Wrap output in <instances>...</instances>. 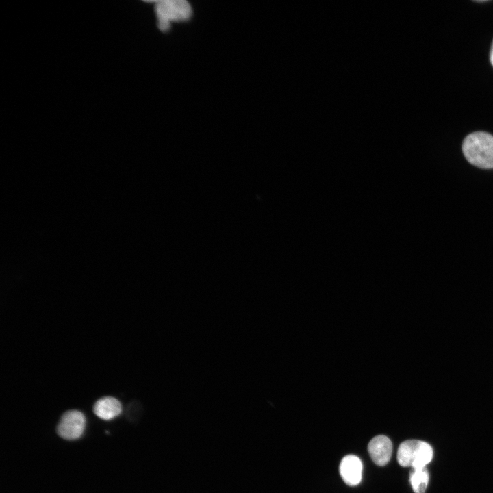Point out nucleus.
Instances as JSON below:
<instances>
[{
  "label": "nucleus",
  "mask_w": 493,
  "mask_h": 493,
  "mask_svg": "<svg viewBox=\"0 0 493 493\" xmlns=\"http://www.w3.org/2000/svg\"><path fill=\"white\" fill-rule=\"evenodd\" d=\"M462 147L469 163L480 168H493L492 135L484 131L473 132L464 138Z\"/></svg>",
  "instance_id": "obj_1"
},
{
  "label": "nucleus",
  "mask_w": 493,
  "mask_h": 493,
  "mask_svg": "<svg viewBox=\"0 0 493 493\" xmlns=\"http://www.w3.org/2000/svg\"><path fill=\"white\" fill-rule=\"evenodd\" d=\"M433 449L427 442L409 440L402 442L397 451V461L403 467L412 469L426 467L432 459Z\"/></svg>",
  "instance_id": "obj_2"
},
{
  "label": "nucleus",
  "mask_w": 493,
  "mask_h": 493,
  "mask_svg": "<svg viewBox=\"0 0 493 493\" xmlns=\"http://www.w3.org/2000/svg\"><path fill=\"white\" fill-rule=\"evenodd\" d=\"M158 27L167 31L172 22L188 20L192 15V8L186 0H159L155 5Z\"/></svg>",
  "instance_id": "obj_3"
},
{
  "label": "nucleus",
  "mask_w": 493,
  "mask_h": 493,
  "mask_svg": "<svg viewBox=\"0 0 493 493\" xmlns=\"http://www.w3.org/2000/svg\"><path fill=\"white\" fill-rule=\"evenodd\" d=\"M86 425L84 414L78 410L66 412L57 427L58 435L66 440H76L82 435Z\"/></svg>",
  "instance_id": "obj_4"
},
{
  "label": "nucleus",
  "mask_w": 493,
  "mask_h": 493,
  "mask_svg": "<svg viewBox=\"0 0 493 493\" xmlns=\"http://www.w3.org/2000/svg\"><path fill=\"white\" fill-rule=\"evenodd\" d=\"M372 460L378 466H385L390 459L392 444L390 440L380 435L373 438L368 446Z\"/></svg>",
  "instance_id": "obj_5"
},
{
  "label": "nucleus",
  "mask_w": 493,
  "mask_h": 493,
  "mask_svg": "<svg viewBox=\"0 0 493 493\" xmlns=\"http://www.w3.org/2000/svg\"><path fill=\"white\" fill-rule=\"evenodd\" d=\"M340 474L348 485H358L362 474V463L359 458L353 455L345 456L340 464Z\"/></svg>",
  "instance_id": "obj_6"
},
{
  "label": "nucleus",
  "mask_w": 493,
  "mask_h": 493,
  "mask_svg": "<svg viewBox=\"0 0 493 493\" xmlns=\"http://www.w3.org/2000/svg\"><path fill=\"white\" fill-rule=\"evenodd\" d=\"M121 404L118 400L112 396H105L99 399L94 403L93 411L100 418L109 420L121 412Z\"/></svg>",
  "instance_id": "obj_7"
},
{
  "label": "nucleus",
  "mask_w": 493,
  "mask_h": 493,
  "mask_svg": "<svg viewBox=\"0 0 493 493\" xmlns=\"http://www.w3.org/2000/svg\"><path fill=\"white\" fill-rule=\"evenodd\" d=\"M409 481L415 493H424L429 482V474L426 467L412 469L410 472Z\"/></svg>",
  "instance_id": "obj_8"
},
{
  "label": "nucleus",
  "mask_w": 493,
  "mask_h": 493,
  "mask_svg": "<svg viewBox=\"0 0 493 493\" xmlns=\"http://www.w3.org/2000/svg\"><path fill=\"white\" fill-rule=\"evenodd\" d=\"M490 60L492 65L493 66V42L490 49Z\"/></svg>",
  "instance_id": "obj_9"
}]
</instances>
